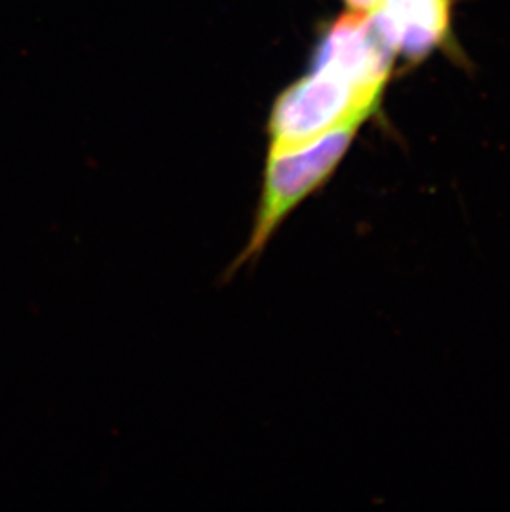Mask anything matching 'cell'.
<instances>
[{
	"mask_svg": "<svg viewBox=\"0 0 510 512\" xmlns=\"http://www.w3.org/2000/svg\"><path fill=\"white\" fill-rule=\"evenodd\" d=\"M365 120L366 116H355L304 145L269 150L251 232L227 269L229 276L259 261L285 221L328 183Z\"/></svg>",
	"mask_w": 510,
	"mask_h": 512,
	"instance_id": "obj_1",
	"label": "cell"
},
{
	"mask_svg": "<svg viewBox=\"0 0 510 512\" xmlns=\"http://www.w3.org/2000/svg\"><path fill=\"white\" fill-rule=\"evenodd\" d=\"M383 92L357 87L328 70H313L277 98L267 125L269 150H290L350 118H368Z\"/></svg>",
	"mask_w": 510,
	"mask_h": 512,
	"instance_id": "obj_2",
	"label": "cell"
},
{
	"mask_svg": "<svg viewBox=\"0 0 510 512\" xmlns=\"http://www.w3.org/2000/svg\"><path fill=\"white\" fill-rule=\"evenodd\" d=\"M396 50L370 15L348 12L335 20L318 49L313 70H328L365 90H385Z\"/></svg>",
	"mask_w": 510,
	"mask_h": 512,
	"instance_id": "obj_3",
	"label": "cell"
},
{
	"mask_svg": "<svg viewBox=\"0 0 510 512\" xmlns=\"http://www.w3.org/2000/svg\"><path fill=\"white\" fill-rule=\"evenodd\" d=\"M453 0H383L370 14L396 54L419 62L449 35Z\"/></svg>",
	"mask_w": 510,
	"mask_h": 512,
	"instance_id": "obj_4",
	"label": "cell"
},
{
	"mask_svg": "<svg viewBox=\"0 0 510 512\" xmlns=\"http://www.w3.org/2000/svg\"><path fill=\"white\" fill-rule=\"evenodd\" d=\"M348 7L353 12H361V14H373L378 7H380L383 0H345Z\"/></svg>",
	"mask_w": 510,
	"mask_h": 512,
	"instance_id": "obj_5",
	"label": "cell"
}]
</instances>
